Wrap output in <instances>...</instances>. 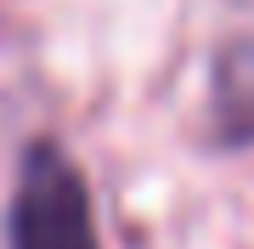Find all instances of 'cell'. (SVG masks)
<instances>
[{
    "instance_id": "6da1fadb",
    "label": "cell",
    "mask_w": 254,
    "mask_h": 249,
    "mask_svg": "<svg viewBox=\"0 0 254 249\" xmlns=\"http://www.w3.org/2000/svg\"><path fill=\"white\" fill-rule=\"evenodd\" d=\"M6 249H102L91 187L68 148L51 136L28 142L17 159V187L6 204Z\"/></svg>"
},
{
    "instance_id": "7a4b0ae2",
    "label": "cell",
    "mask_w": 254,
    "mask_h": 249,
    "mask_svg": "<svg viewBox=\"0 0 254 249\" xmlns=\"http://www.w3.org/2000/svg\"><path fill=\"white\" fill-rule=\"evenodd\" d=\"M215 136L226 148L254 142V40H232L215 63Z\"/></svg>"
}]
</instances>
